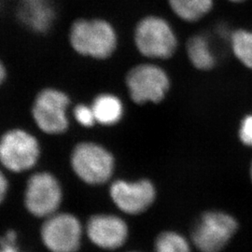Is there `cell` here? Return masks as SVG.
Here are the masks:
<instances>
[{"instance_id": "6da1fadb", "label": "cell", "mask_w": 252, "mask_h": 252, "mask_svg": "<svg viewBox=\"0 0 252 252\" xmlns=\"http://www.w3.org/2000/svg\"><path fill=\"white\" fill-rule=\"evenodd\" d=\"M69 40L78 54L95 59H106L117 46V35L112 26L99 19H81L70 29Z\"/></svg>"}, {"instance_id": "7a4b0ae2", "label": "cell", "mask_w": 252, "mask_h": 252, "mask_svg": "<svg viewBox=\"0 0 252 252\" xmlns=\"http://www.w3.org/2000/svg\"><path fill=\"white\" fill-rule=\"evenodd\" d=\"M236 218L225 211L211 210L200 217L191 231V241L200 252H221L238 232Z\"/></svg>"}, {"instance_id": "3957f363", "label": "cell", "mask_w": 252, "mask_h": 252, "mask_svg": "<svg viewBox=\"0 0 252 252\" xmlns=\"http://www.w3.org/2000/svg\"><path fill=\"white\" fill-rule=\"evenodd\" d=\"M135 42L140 54L155 59L171 57L178 45L171 26L164 19L157 16L145 17L137 24Z\"/></svg>"}, {"instance_id": "277c9868", "label": "cell", "mask_w": 252, "mask_h": 252, "mask_svg": "<svg viewBox=\"0 0 252 252\" xmlns=\"http://www.w3.org/2000/svg\"><path fill=\"white\" fill-rule=\"evenodd\" d=\"M71 165L81 180L88 184L98 185L110 179L114 168V158L99 145L82 142L73 151Z\"/></svg>"}, {"instance_id": "5b68a950", "label": "cell", "mask_w": 252, "mask_h": 252, "mask_svg": "<svg viewBox=\"0 0 252 252\" xmlns=\"http://www.w3.org/2000/svg\"><path fill=\"white\" fill-rule=\"evenodd\" d=\"M169 78L158 65L143 63L132 68L126 77V85L132 100L137 104L148 101L158 103L169 89Z\"/></svg>"}, {"instance_id": "8992f818", "label": "cell", "mask_w": 252, "mask_h": 252, "mask_svg": "<svg viewBox=\"0 0 252 252\" xmlns=\"http://www.w3.org/2000/svg\"><path fill=\"white\" fill-rule=\"evenodd\" d=\"M39 156V146L36 138L21 129L5 133L1 138L0 159L3 165L12 172L32 168Z\"/></svg>"}, {"instance_id": "52a82bcc", "label": "cell", "mask_w": 252, "mask_h": 252, "mask_svg": "<svg viewBox=\"0 0 252 252\" xmlns=\"http://www.w3.org/2000/svg\"><path fill=\"white\" fill-rule=\"evenodd\" d=\"M61 200V187L53 175L42 172L29 178L25 204L32 215L38 218L53 216L60 206Z\"/></svg>"}, {"instance_id": "ba28073f", "label": "cell", "mask_w": 252, "mask_h": 252, "mask_svg": "<svg viewBox=\"0 0 252 252\" xmlns=\"http://www.w3.org/2000/svg\"><path fill=\"white\" fill-rule=\"evenodd\" d=\"M69 105L68 96L61 91H41L34 102L32 109L36 125L44 133L50 135L62 134L68 127L65 110Z\"/></svg>"}, {"instance_id": "9c48e42d", "label": "cell", "mask_w": 252, "mask_h": 252, "mask_svg": "<svg viewBox=\"0 0 252 252\" xmlns=\"http://www.w3.org/2000/svg\"><path fill=\"white\" fill-rule=\"evenodd\" d=\"M41 238L51 252H77L81 246V223L70 214H54L43 223Z\"/></svg>"}, {"instance_id": "30bf717a", "label": "cell", "mask_w": 252, "mask_h": 252, "mask_svg": "<svg viewBox=\"0 0 252 252\" xmlns=\"http://www.w3.org/2000/svg\"><path fill=\"white\" fill-rule=\"evenodd\" d=\"M110 196L122 211L130 215H137L153 205L156 191L150 180L137 182L117 180L110 187Z\"/></svg>"}, {"instance_id": "8fae6325", "label": "cell", "mask_w": 252, "mask_h": 252, "mask_svg": "<svg viewBox=\"0 0 252 252\" xmlns=\"http://www.w3.org/2000/svg\"><path fill=\"white\" fill-rule=\"evenodd\" d=\"M86 232L93 243L108 251L121 248L128 236L126 222L114 215L92 217L87 222Z\"/></svg>"}, {"instance_id": "7c38bea8", "label": "cell", "mask_w": 252, "mask_h": 252, "mask_svg": "<svg viewBox=\"0 0 252 252\" xmlns=\"http://www.w3.org/2000/svg\"><path fill=\"white\" fill-rule=\"evenodd\" d=\"M17 15L28 29L45 33L52 27L55 12L51 0H20Z\"/></svg>"}, {"instance_id": "4fadbf2b", "label": "cell", "mask_w": 252, "mask_h": 252, "mask_svg": "<svg viewBox=\"0 0 252 252\" xmlns=\"http://www.w3.org/2000/svg\"><path fill=\"white\" fill-rule=\"evenodd\" d=\"M92 108L96 122L104 126H113L117 124L124 112L121 100L117 96L108 94L96 96Z\"/></svg>"}, {"instance_id": "5bb4252c", "label": "cell", "mask_w": 252, "mask_h": 252, "mask_svg": "<svg viewBox=\"0 0 252 252\" xmlns=\"http://www.w3.org/2000/svg\"><path fill=\"white\" fill-rule=\"evenodd\" d=\"M189 61L200 70H209L215 66L216 58L209 40L204 35L191 36L187 44Z\"/></svg>"}, {"instance_id": "9a60e30c", "label": "cell", "mask_w": 252, "mask_h": 252, "mask_svg": "<svg viewBox=\"0 0 252 252\" xmlns=\"http://www.w3.org/2000/svg\"><path fill=\"white\" fill-rule=\"evenodd\" d=\"M174 13L186 22H195L211 10L213 0H168Z\"/></svg>"}, {"instance_id": "2e32d148", "label": "cell", "mask_w": 252, "mask_h": 252, "mask_svg": "<svg viewBox=\"0 0 252 252\" xmlns=\"http://www.w3.org/2000/svg\"><path fill=\"white\" fill-rule=\"evenodd\" d=\"M230 39L234 56L244 66L252 69V30L238 29Z\"/></svg>"}, {"instance_id": "e0dca14e", "label": "cell", "mask_w": 252, "mask_h": 252, "mask_svg": "<svg viewBox=\"0 0 252 252\" xmlns=\"http://www.w3.org/2000/svg\"><path fill=\"white\" fill-rule=\"evenodd\" d=\"M155 252H191V249L181 234L163 232L155 241Z\"/></svg>"}, {"instance_id": "ac0fdd59", "label": "cell", "mask_w": 252, "mask_h": 252, "mask_svg": "<svg viewBox=\"0 0 252 252\" xmlns=\"http://www.w3.org/2000/svg\"><path fill=\"white\" fill-rule=\"evenodd\" d=\"M238 138L244 146L252 149V113L241 120L238 127Z\"/></svg>"}, {"instance_id": "d6986e66", "label": "cell", "mask_w": 252, "mask_h": 252, "mask_svg": "<svg viewBox=\"0 0 252 252\" xmlns=\"http://www.w3.org/2000/svg\"><path fill=\"white\" fill-rule=\"evenodd\" d=\"M74 116L76 120L85 127H91L94 126V122H96L93 108L86 105L80 104L74 109Z\"/></svg>"}, {"instance_id": "ffe728a7", "label": "cell", "mask_w": 252, "mask_h": 252, "mask_svg": "<svg viewBox=\"0 0 252 252\" xmlns=\"http://www.w3.org/2000/svg\"><path fill=\"white\" fill-rule=\"evenodd\" d=\"M1 252H19L15 243H9L1 239Z\"/></svg>"}, {"instance_id": "44dd1931", "label": "cell", "mask_w": 252, "mask_h": 252, "mask_svg": "<svg viewBox=\"0 0 252 252\" xmlns=\"http://www.w3.org/2000/svg\"><path fill=\"white\" fill-rule=\"evenodd\" d=\"M7 189H8V181L6 180L5 176L1 174V178H0V200L1 201H3Z\"/></svg>"}, {"instance_id": "7402d4cb", "label": "cell", "mask_w": 252, "mask_h": 252, "mask_svg": "<svg viewBox=\"0 0 252 252\" xmlns=\"http://www.w3.org/2000/svg\"><path fill=\"white\" fill-rule=\"evenodd\" d=\"M0 70H1V81H3L4 80V78H5V74H6V70H5V66L4 65H1V67H0Z\"/></svg>"}, {"instance_id": "603a6c76", "label": "cell", "mask_w": 252, "mask_h": 252, "mask_svg": "<svg viewBox=\"0 0 252 252\" xmlns=\"http://www.w3.org/2000/svg\"><path fill=\"white\" fill-rule=\"evenodd\" d=\"M250 178H251V181L252 183V161L251 162V166H250Z\"/></svg>"}, {"instance_id": "cb8c5ba5", "label": "cell", "mask_w": 252, "mask_h": 252, "mask_svg": "<svg viewBox=\"0 0 252 252\" xmlns=\"http://www.w3.org/2000/svg\"><path fill=\"white\" fill-rule=\"evenodd\" d=\"M229 1L234 2V3H241V2H244V1H246V0H229Z\"/></svg>"}]
</instances>
